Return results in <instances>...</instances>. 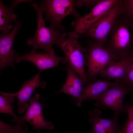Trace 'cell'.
Here are the masks:
<instances>
[{
    "label": "cell",
    "mask_w": 133,
    "mask_h": 133,
    "mask_svg": "<svg viewBox=\"0 0 133 133\" xmlns=\"http://www.w3.org/2000/svg\"><path fill=\"white\" fill-rule=\"evenodd\" d=\"M64 33L57 40L55 44L65 53L69 65L76 72L82 80L83 85L87 84L86 73L84 68L85 57L88 52V47L84 48L79 44V34L74 31Z\"/></svg>",
    "instance_id": "cell-1"
},
{
    "label": "cell",
    "mask_w": 133,
    "mask_h": 133,
    "mask_svg": "<svg viewBox=\"0 0 133 133\" xmlns=\"http://www.w3.org/2000/svg\"><path fill=\"white\" fill-rule=\"evenodd\" d=\"M41 11L45 13L46 19L50 21V28L63 32L64 27L62 20L67 16L73 15L77 19L80 16L75 8V0H43L38 5Z\"/></svg>",
    "instance_id": "cell-2"
},
{
    "label": "cell",
    "mask_w": 133,
    "mask_h": 133,
    "mask_svg": "<svg viewBox=\"0 0 133 133\" xmlns=\"http://www.w3.org/2000/svg\"><path fill=\"white\" fill-rule=\"evenodd\" d=\"M128 23L123 17L118 18L112 29L110 38L104 47L120 60L127 56L132 49L133 36Z\"/></svg>",
    "instance_id": "cell-3"
},
{
    "label": "cell",
    "mask_w": 133,
    "mask_h": 133,
    "mask_svg": "<svg viewBox=\"0 0 133 133\" xmlns=\"http://www.w3.org/2000/svg\"><path fill=\"white\" fill-rule=\"evenodd\" d=\"M122 0H118L114 6L90 25L85 31V35L93 38L99 45L104 47L113 26L122 15Z\"/></svg>",
    "instance_id": "cell-4"
},
{
    "label": "cell",
    "mask_w": 133,
    "mask_h": 133,
    "mask_svg": "<svg viewBox=\"0 0 133 133\" xmlns=\"http://www.w3.org/2000/svg\"><path fill=\"white\" fill-rule=\"evenodd\" d=\"M87 53L85 55V64L87 67L86 73L88 85L95 82L96 76L114 59L119 60L114 54L94 41H90Z\"/></svg>",
    "instance_id": "cell-5"
},
{
    "label": "cell",
    "mask_w": 133,
    "mask_h": 133,
    "mask_svg": "<svg viewBox=\"0 0 133 133\" xmlns=\"http://www.w3.org/2000/svg\"><path fill=\"white\" fill-rule=\"evenodd\" d=\"M31 6L37 12L38 22L35 34L32 38L27 40V45L33 46L31 50L33 51L40 49H44L47 52L54 54L52 46L61 36L62 32L47 27L43 17V13L40 10L38 5L33 3Z\"/></svg>",
    "instance_id": "cell-6"
},
{
    "label": "cell",
    "mask_w": 133,
    "mask_h": 133,
    "mask_svg": "<svg viewBox=\"0 0 133 133\" xmlns=\"http://www.w3.org/2000/svg\"><path fill=\"white\" fill-rule=\"evenodd\" d=\"M120 80L111 86L100 98L96 100L95 105L110 109L113 110L115 115L126 111V107L122 102L123 98L129 93L128 89L121 83Z\"/></svg>",
    "instance_id": "cell-7"
},
{
    "label": "cell",
    "mask_w": 133,
    "mask_h": 133,
    "mask_svg": "<svg viewBox=\"0 0 133 133\" xmlns=\"http://www.w3.org/2000/svg\"><path fill=\"white\" fill-rule=\"evenodd\" d=\"M118 0H98L94 7L87 14L80 16L72 24L74 31L79 34L84 33L87 29L104 13L114 6Z\"/></svg>",
    "instance_id": "cell-8"
},
{
    "label": "cell",
    "mask_w": 133,
    "mask_h": 133,
    "mask_svg": "<svg viewBox=\"0 0 133 133\" xmlns=\"http://www.w3.org/2000/svg\"><path fill=\"white\" fill-rule=\"evenodd\" d=\"M39 97V95L37 94L30 99L29 106L25 114L20 117V120L29 123L33 129L52 130L54 127L53 124L51 122L46 121L44 119L43 113V105L38 101Z\"/></svg>",
    "instance_id": "cell-9"
},
{
    "label": "cell",
    "mask_w": 133,
    "mask_h": 133,
    "mask_svg": "<svg viewBox=\"0 0 133 133\" xmlns=\"http://www.w3.org/2000/svg\"><path fill=\"white\" fill-rule=\"evenodd\" d=\"M23 61L32 62L38 68L39 72L56 66L59 63H66L67 61L66 57L57 56L55 54L47 53H37L31 50L28 54L22 55H17L15 62L19 63Z\"/></svg>",
    "instance_id": "cell-10"
},
{
    "label": "cell",
    "mask_w": 133,
    "mask_h": 133,
    "mask_svg": "<svg viewBox=\"0 0 133 133\" xmlns=\"http://www.w3.org/2000/svg\"><path fill=\"white\" fill-rule=\"evenodd\" d=\"M22 27L21 23L17 22L11 32L8 34H1L0 36V69L10 66H14V63L17 55L13 49L15 37Z\"/></svg>",
    "instance_id": "cell-11"
},
{
    "label": "cell",
    "mask_w": 133,
    "mask_h": 133,
    "mask_svg": "<svg viewBox=\"0 0 133 133\" xmlns=\"http://www.w3.org/2000/svg\"><path fill=\"white\" fill-rule=\"evenodd\" d=\"M40 72L36 75L31 79L24 82L20 89L17 92L14 93L3 92L4 94L15 97L18 99V112L20 114L27 111L29 105L27 103L30 98L32 94L36 89L40 87L44 88L46 83L44 82L40 81Z\"/></svg>",
    "instance_id": "cell-12"
},
{
    "label": "cell",
    "mask_w": 133,
    "mask_h": 133,
    "mask_svg": "<svg viewBox=\"0 0 133 133\" xmlns=\"http://www.w3.org/2000/svg\"><path fill=\"white\" fill-rule=\"evenodd\" d=\"M101 112L98 109L89 111V121L93 124L92 133H116L119 129L117 122V115L110 119L100 116Z\"/></svg>",
    "instance_id": "cell-13"
},
{
    "label": "cell",
    "mask_w": 133,
    "mask_h": 133,
    "mask_svg": "<svg viewBox=\"0 0 133 133\" xmlns=\"http://www.w3.org/2000/svg\"><path fill=\"white\" fill-rule=\"evenodd\" d=\"M119 80L114 82L99 79L83 87L81 94L76 104L77 106L81 105L84 100H96L100 97L110 87L118 83Z\"/></svg>",
    "instance_id": "cell-14"
},
{
    "label": "cell",
    "mask_w": 133,
    "mask_h": 133,
    "mask_svg": "<svg viewBox=\"0 0 133 133\" xmlns=\"http://www.w3.org/2000/svg\"><path fill=\"white\" fill-rule=\"evenodd\" d=\"M133 60V51H131L127 56L119 61H111L100 74L108 79L120 80L126 74Z\"/></svg>",
    "instance_id": "cell-15"
},
{
    "label": "cell",
    "mask_w": 133,
    "mask_h": 133,
    "mask_svg": "<svg viewBox=\"0 0 133 133\" xmlns=\"http://www.w3.org/2000/svg\"><path fill=\"white\" fill-rule=\"evenodd\" d=\"M67 70L66 80L62 88L55 94L63 92L78 99L83 87L82 81L75 71L69 65L67 66Z\"/></svg>",
    "instance_id": "cell-16"
},
{
    "label": "cell",
    "mask_w": 133,
    "mask_h": 133,
    "mask_svg": "<svg viewBox=\"0 0 133 133\" xmlns=\"http://www.w3.org/2000/svg\"><path fill=\"white\" fill-rule=\"evenodd\" d=\"M17 4L15 0H13L12 5L8 7L0 0V31L4 34H7L12 28V26L10 23L15 21L17 17V15L13 13V10Z\"/></svg>",
    "instance_id": "cell-17"
},
{
    "label": "cell",
    "mask_w": 133,
    "mask_h": 133,
    "mask_svg": "<svg viewBox=\"0 0 133 133\" xmlns=\"http://www.w3.org/2000/svg\"><path fill=\"white\" fill-rule=\"evenodd\" d=\"M2 95L0 96V113L10 114L12 116L18 123L21 121L20 117L17 116L14 113L13 108L14 106L10 103L14 101V96L4 94L0 92Z\"/></svg>",
    "instance_id": "cell-18"
},
{
    "label": "cell",
    "mask_w": 133,
    "mask_h": 133,
    "mask_svg": "<svg viewBox=\"0 0 133 133\" xmlns=\"http://www.w3.org/2000/svg\"><path fill=\"white\" fill-rule=\"evenodd\" d=\"M28 128L25 121H21L15 126L7 124L0 120V133H26Z\"/></svg>",
    "instance_id": "cell-19"
},
{
    "label": "cell",
    "mask_w": 133,
    "mask_h": 133,
    "mask_svg": "<svg viewBox=\"0 0 133 133\" xmlns=\"http://www.w3.org/2000/svg\"><path fill=\"white\" fill-rule=\"evenodd\" d=\"M122 15L128 23L133 21V0H122Z\"/></svg>",
    "instance_id": "cell-20"
},
{
    "label": "cell",
    "mask_w": 133,
    "mask_h": 133,
    "mask_svg": "<svg viewBox=\"0 0 133 133\" xmlns=\"http://www.w3.org/2000/svg\"><path fill=\"white\" fill-rule=\"evenodd\" d=\"M120 80L121 83L128 89L129 92L133 93V60L126 74Z\"/></svg>",
    "instance_id": "cell-21"
},
{
    "label": "cell",
    "mask_w": 133,
    "mask_h": 133,
    "mask_svg": "<svg viewBox=\"0 0 133 133\" xmlns=\"http://www.w3.org/2000/svg\"><path fill=\"white\" fill-rule=\"evenodd\" d=\"M98 0H75V5L79 7L85 5L88 7H91L96 4Z\"/></svg>",
    "instance_id": "cell-22"
},
{
    "label": "cell",
    "mask_w": 133,
    "mask_h": 133,
    "mask_svg": "<svg viewBox=\"0 0 133 133\" xmlns=\"http://www.w3.org/2000/svg\"><path fill=\"white\" fill-rule=\"evenodd\" d=\"M128 119L123 128L124 133H133V120L128 116Z\"/></svg>",
    "instance_id": "cell-23"
},
{
    "label": "cell",
    "mask_w": 133,
    "mask_h": 133,
    "mask_svg": "<svg viewBox=\"0 0 133 133\" xmlns=\"http://www.w3.org/2000/svg\"><path fill=\"white\" fill-rule=\"evenodd\" d=\"M126 111L128 116H130L133 120V106L131 104L128 105L126 107Z\"/></svg>",
    "instance_id": "cell-24"
},
{
    "label": "cell",
    "mask_w": 133,
    "mask_h": 133,
    "mask_svg": "<svg viewBox=\"0 0 133 133\" xmlns=\"http://www.w3.org/2000/svg\"><path fill=\"white\" fill-rule=\"evenodd\" d=\"M128 25L129 27H130L133 29V21L132 22L128 23ZM133 37V33L132 34Z\"/></svg>",
    "instance_id": "cell-25"
},
{
    "label": "cell",
    "mask_w": 133,
    "mask_h": 133,
    "mask_svg": "<svg viewBox=\"0 0 133 133\" xmlns=\"http://www.w3.org/2000/svg\"><path fill=\"white\" fill-rule=\"evenodd\" d=\"M116 133H124L123 128L120 129Z\"/></svg>",
    "instance_id": "cell-26"
},
{
    "label": "cell",
    "mask_w": 133,
    "mask_h": 133,
    "mask_svg": "<svg viewBox=\"0 0 133 133\" xmlns=\"http://www.w3.org/2000/svg\"><path fill=\"white\" fill-rule=\"evenodd\" d=\"M132 51H133V48L132 49Z\"/></svg>",
    "instance_id": "cell-27"
}]
</instances>
